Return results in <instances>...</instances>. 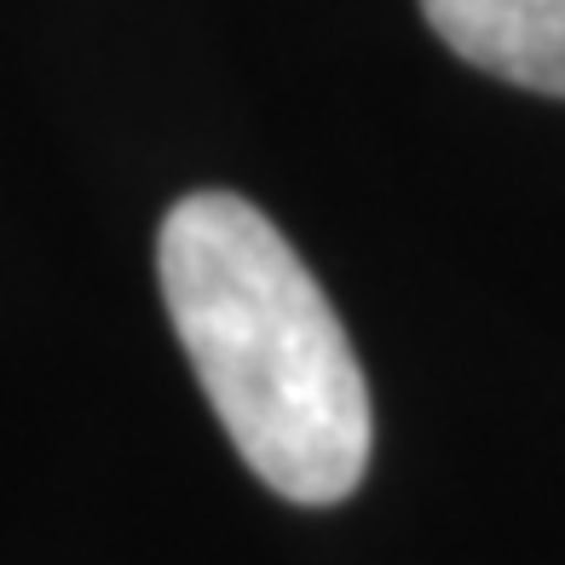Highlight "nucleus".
Here are the masks:
<instances>
[{
  "instance_id": "nucleus-1",
  "label": "nucleus",
  "mask_w": 565,
  "mask_h": 565,
  "mask_svg": "<svg viewBox=\"0 0 565 565\" xmlns=\"http://www.w3.org/2000/svg\"><path fill=\"white\" fill-rule=\"evenodd\" d=\"M157 277L173 335L254 479L300 508L347 502L370 473V387L289 237L237 191H191L162 220Z\"/></svg>"
},
{
  "instance_id": "nucleus-2",
  "label": "nucleus",
  "mask_w": 565,
  "mask_h": 565,
  "mask_svg": "<svg viewBox=\"0 0 565 565\" xmlns=\"http://www.w3.org/2000/svg\"><path fill=\"white\" fill-rule=\"evenodd\" d=\"M422 12L473 70L565 98V0H422Z\"/></svg>"
}]
</instances>
